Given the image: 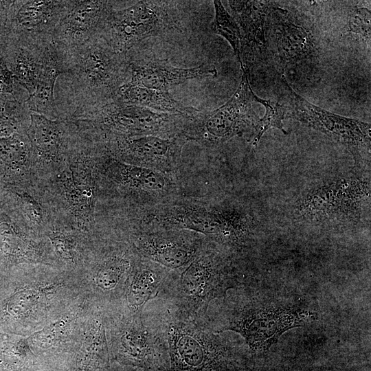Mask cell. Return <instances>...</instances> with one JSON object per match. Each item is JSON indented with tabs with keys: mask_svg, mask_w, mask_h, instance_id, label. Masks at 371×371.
<instances>
[{
	"mask_svg": "<svg viewBox=\"0 0 371 371\" xmlns=\"http://www.w3.org/2000/svg\"><path fill=\"white\" fill-rule=\"evenodd\" d=\"M234 285V277L223 258L205 250L180 275L176 286L177 311L203 320L211 302L225 296Z\"/></svg>",
	"mask_w": 371,
	"mask_h": 371,
	"instance_id": "obj_10",
	"label": "cell"
},
{
	"mask_svg": "<svg viewBox=\"0 0 371 371\" xmlns=\"http://www.w3.org/2000/svg\"><path fill=\"white\" fill-rule=\"evenodd\" d=\"M65 72L63 50L53 41L48 45L34 91L25 101L31 112L51 120L58 119L54 88L58 76Z\"/></svg>",
	"mask_w": 371,
	"mask_h": 371,
	"instance_id": "obj_21",
	"label": "cell"
},
{
	"mask_svg": "<svg viewBox=\"0 0 371 371\" xmlns=\"http://www.w3.org/2000/svg\"><path fill=\"white\" fill-rule=\"evenodd\" d=\"M176 1H139L108 14L100 33L116 52L127 53L142 41L180 30Z\"/></svg>",
	"mask_w": 371,
	"mask_h": 371,
	"instance_id": "obj_5",
	"label": "cell"
},
{
	"mask_svg": "<svg viewBox=\"0 0 371 371\" xmlns=\"http://www.w3.org/2000/svg\"><path fill=\"white\" fill-rule=\"evenodd\" d=\"M241 81L230 99L212 111L198 112L186 117L181 135L203 144L223 143L254 130L259 117L252 102L254 94L245 69Z\"/></svg>",
	"mask_w": 371,
	"mask_h": 371,
	"instance_id": "obj_7",
	"label": "cell"
},
{
	"mask_svg": "<svg viewBox=\"0 0 371 371\" xmlns=\"http://www.w3.org/2000/svg\"><path fill=\"white\" fill-rule=\"evenodd\" d=\"M34 153L27 132L9 137H0V157L14 164L25 162Z\"/></svg>",
	"mask_w": 371,
	"mask_h": 371,
	"instance_id": "obj_28",
	"label": "cell"
},
{
	"mask_svg": "<svg viewBox=\"0 0 371 371\" xmlns=\"http://www.w3.org/2000/svg\"><path fill=\"white\" fill-rule=\"evenodd\" d=\"M107 162L112 177L117 183L144 194L146 197L162 196L171 187L168 173L129 164L116 158H110Z\"/></svg>",
	"mask_w": 371,
	"mask_h": 371,
	"instance_id": "obj_22",
	"label": "cell"
},
{
	"mask_svg": "<svg viewBox=\"0 0 371 371\" xmlns=\"http://www.w3.org/2000/svg\"><path fill=\"white\" fill-rule=\"evenodd\" d=\"M74 125L70 121L51 120L31 112L27 134L34 154L45 160L56 161L68 149Z\"/></svg>",
	"mask_w": 371,
	"mask_h": 371,
	"instance_id": "obj_20",
	"label": "cell"
},
{
	"mask_svg": "<svg viewBox=\"0 0 371 371\" xmlns=\"http://www.w3.org/2000/svg\"><path fill=\"white\" fill-rule=\"evenodd\" d=\"M60 49L65 72L58 76L54 88L58 119L82 117L112 101L129 80L127 53L116 52L100 35L79 46Z\"/></svg>",
	"mask_w": 371,
	"mask_h": 371,
	"instance_id": "obj_1",
	"label": "cell"
},
{
	"mask_svg": "<svg viewBox=\"0 0 371 371\" xmlns=\"http://www.w3.org/2000/svg\"><path fill=\"white\" fill-rule=\"evenodd\" d=\"M0 93L11 95L20 102H25L29 97L27 90L16 80L8 69L0 49Z\"/></svg>",
	"mask_w": 371,
	"mask_h": 371,
	"instance_id": "obj_31",
	"label": "cell"
},
{
	"mask_svg": "<svg viewBox=\"0 0 371 371\" xmlns=\"http://www.w3.org/2000/svg\"><path fill=\"white\" fill-rule=\"evenodd\" d=\"M129 60L130 78L126 83L160 91L168 89L188 80L214 77L215 68L207 64L181 68L172 65L166 60Z\"/></svg>",
	"mask_w": 371,
	"mask_h": 371,
	"instance_id": "obj_17",
	"label": "cell"
},
{
	"mask_svg": "<svg viewBox=\"0 0 371 371\" xmlns=\"http://www.w3.org/2000/svg\"><path fill=\"white\" fill-rule=\"evenodd\" d=\"M164 325L169 371H236L233 348L211 331L203 320L176 311Z\"/></svg>",
	"mask_w": 371,
	"mask_h": 371,
	"instance_id": "obj_2",
	"label": "cell"
},
{
	"mask_svg": "<svg viewBox=\"0 0 371 371\" xmlns=\"http://www.w3.org/2000/svg\"><path fill=\"white\" fill-rule=\"evenodd\" d=\"M155 217L164 227L189 229L236 247L247 245L256 226L248 214L230 207L176 205Z\"/></svg>",
	"mask_w": 371,
	"mask_h": 371,
	"instance_id": "obj_8",
	"label": "cell"
},
{
	"mask_svg": "<svg viewBox=\"0 0 371 371\" xmlns=\"http://www.w3.org/2000/svg\"><path fill=\"white\" fill-rule=\"evenodd\" d=\"M254 100L265 106L266 111L264 116L259 118L256 124L252 144L256 146L264 133L270 128H277L284 135H286L287 132L282 123L285 115L282 105L278 102L260 98L255 93L254 94Z\"/></svg>",
	"mask_w": 371,
	"mask_h": 371,
	"instance_id": "obj_27",
	"label": "cell"
},
{
	"mask_svg": "<svg viewBox=\"0 0 371 371\" xmlns=\"http://www.w3.org/2000/svg\"><path fill=\"white\" fill-rule=\"evenodd\" d=\"M346 32L359 34L370 41V10L366 8H357L350 14Z\"/></svg>",
	"mask_w": 371,
	"mask_h": 371,
	"instance_id": "obj_32",
	"label": "cell"
},
{
	"mask_svg": "<svg viewBox=\"0 0 371 371\" xmlns=\"http://www.w3.org/2000/svg\"><path fill=\"white\" fill-rule=\"evenodd\" d=\"M164 339L145 325L138 315L122 333L120 359L139 371H169V355Z\"/></svg>",
	"mask_w": 371,
	"mask_h": 371,
	"instance_id": "obj_14",
	"label": "cell"
},
{
	"mask_svg": "<svg viewBox=\"0 0 371 371\" xmlns=\"http://www.w3.org/2000/svg\"><path fill=\"white\" fill-rule=\"evenodd\" d=\"M70 1H12L8 13L9 32L52 35Z\"/></svg>",
	"mask_w": 371,
	"mask_h": 371,
	"instance_id": "obj_19",
	"label": "cell"
},
{
	"mask_svg": "<svg viewBox=\"0 0 371 371\" xmlns=\"http://www.w3.org/2000/svg\"><path fill=\"white\" fill-rule=\"evenodd\" d=\"M214 19L212 25L213 31L228 41L242 67V36L240 27L234 17L225 8L221 1H214Z\"/></svg>",
	"mask_w": 371,
	"mask_h": 371,
	"instance_id": "obj_26",
	"label": "cell"
},
{
	"mask_svg": "<svg viewBox=\"0 0 371 371\" xmlns=\"http://www.w3.org/2000/svg\"><path fill=\"white\" fill-rule=\"evenodd\" d=\"M30 120L31 111L25 102L0 93V137L27 132Z\"/></svg>",
	"mask_w": 371,
	"mask_h": 371,
	"instance_id": "obj_25",
	"label": "cell"
},
{
	"mask_svg": "<svg viewBox=\"0 0 371 371\" xmlns=\"http://www.w3.org/2000/svg\"><path fill=\"white\" fill-rule=\"evenodd\" d=\"M315 319L313 312L301 308L248 304L233 313L227 324L215 333L234 331L243 337L253 352L263 353L269 351L282 334Z\"/></svg>",
	"mask_w": 371,
	"mask_h": 371,
	"instance_id": "obj_9",
	"label": "cell"
},
{
	"mask_svg": "<svg viewBox=\"0 0 371 371\" xmlns=\"http://www.w3.org/2000/svg\"><path fill=\"white\" fill-rule=\"evenodd\" d=\"M242 36L241 69L247 73L258 58H266L265 22L271 3L265 1H229Z\"/></svg>",
	"mask_w": 371,
	"mask_h": 371,
	"instance_id": "obj_18",
	"label": "cell"
},
{
	"mask_svg": "<svg viewBox=\"0 0 371 371\" xmlns=\"http://www.w3.org/2000/svg\"><path fill=\"white\" fill-rule=\"evenodd\" d=\"M187 139L182 135H144L106 141L118 160L168 173L173 171Z\"/></svg>",
	"mask_w": 371,
	"mask_h": 371,
	"instance_id": "obj_11",
	"label": "cell"
},
{
	"mask_svg": "<svg viewBox=\"0 0 371 371\" xmlns=\"http://www.w3.org/2000/svg\"><path fill=\"white\" fill-rule=\"evenodd\" d=\"M112 1H70L69 8L52 33V40L59 47L69 49L100 34Z\"/></svg>",
	"mask_w": 371,
	"mask_h": 371,
	"instance_id": "obj_13",
	"label": "cell"
},
{
	"mask_svg": "<svg viewBox=\"0 0 371 371\" xmlns=\"http://www.w3.org/2000/svg\"><path fill=\"white\" fill-rule=\"evenodd\" d=\"M280 103L285 118H292L344 144L355 165L362 168L370 164V124L324 110L297 94L284 78L280 79Z\"/></svg>",
	"mask_w": 371,
	"mask_h": 371,
	"instance_id": "obj_6",
	"label": "cell"
},
{
	"mask_svg": "<svg viewBox=\"0 0 371 371\" xmlns=\"http://www.w3.org/2000/svg\"><path fill=\"white\" fill-rule=\"evenodd\" d=\"M137 248L146 260L172 270L185 269L205 251L201 241L175 232L142 234Z\"/></svg>",
	"mask_w": 371,
	"mask_h": 371,
	"instance_id": "obj_16",
	"label": "cell"
},
{
	"mask_svg": "<svg viewBox=\"0 0 371 371\" xmlns=\"http://www.w3.org/2000/svg\"><path fill=\"white\" fill-rule=\"evenodd\" d=\"M111 371H139V370H137L136 369H134V368H131L130 370H118L117 369V370H112Z\"/></svg>",
	"mask_w": 371,
	"mask_h": 371,
	"instance_id": "obj_35",
	"label": "cell"
},
{
	"mask_svg": "<svg viewBox=\"0 0 371 371\" xmlns=\"http://www.w3.org/2000/svg\"><path fill=\"white\" fill-rule=\"evenodd\" d=\"M162 267L146 260L135 269L127 292V302L134 313H141L147 302L158 295L166 276Z\"/></svg>",
	"mask_w": 371,
	"mask_h": 371,
	"instance_id": "obj_24",
	"label": "cell"
},
{
	"mask_svg": "<svg viewBox=\"0 0 371 371\" xmlns=\"http://www.w3.org/2000/svg\"><path fill=\"white\" fill-rule=\"evenodd\" d=\"M12 1H0V49L8 34V13Z\"/></svg>",
	"mask_w": 371,
	"mask_h": 371,
	"instance_id": "obj_33",
	"label": "cell"
},
{
	"mask_svg": "<svg viewBox=\"0 0 371 371\" xmlns=\"http://www.w3.org/2000/svg\"><path fill=\"white\" fill-rule=\"evenodd\" d=\"M267 21L274 41L276 56L283 68L313 58L316 45L312 31L302 16L271 5Z\"/></svg>",
	"mask_w": 371,
	"mask_h": 371,
	"instance_id": "obj_12",
	"label": "cell"
},
{
	"mask_svg": "<svg viewBox=\"0 0 371 371\" xmlns=\"http://www.w3.org/2000/svg\"><path fill=\"white\" fill-rule=\"evenodd\" d=\"M23 207L25 212L34 223H40L41 220V210L38 203L27 195L23 197Z\"/></svg>",
	"mask_w": 371,
	"mask_h": 371,
	"instance_id": "obj_34",
	"label": "cell"
},
{
	"mask_svg": "<svg viewBox=\"0 0 371 371\" xmlns=\"http://www.w3.org/2000/svg\"><path fill=\"white\" fill-rule=\"evenodd\" d=\"M128 260L119 257L105 261L100 267L95 276L97 285L102 290L113 289L130 269Z\"/></svg>",
	"mask_w": 371,
	"mask_h": 371,
	"instance_id": "obj_30",
	"label": "cell"
},
{
	"mask_svg": "<svg viewBox=\"0 0 371 371\" xmlns=\"http://www.w3.org/2000/svg\"><path fill=\"white\" fill-rule=\"evenodd\" d=\"M51 35H34L8 32L1 54L19 84L28 92L34 91L43 67Z\"/></svg>",
	"mask_w": 371,
	"mask_h": 371,
	"instance_id": "obj_15",
	"label": "cell"
},
{
	"mask_svg": "<svg viewBox=\"0 0 371 371\" xmlns=\"http://www.w3.org/2000/svg\"><path fill=\"white\" fill-rule=\"evenodd\" d=\"M113 100L162 113L192 115L199 111L197 109L183 105L175 100L168 91L132 85L129 83H125L119 88Z\"/></svg>",
	"mask_w": 371,
	"mask_h": 371,
	"instance_id": "obj_23",
	"label": "cell"
},
{
	"mask_svg": "<svg viewBox=\"0 0 371 371\" xmlns=\"http://www.w3.org/2000/svg\"><path fill=\"white\" fill-rule=\"evenodd\" d=\"M186 115L158 113L113 100L71 122L78 129L98 135L106 142L144 135H181Z\"/></svg>",
	"mask_w": 371,
	"mask_h": 371,
	"instance_id": "obj_3",
	"label": "cell"
},
{
	"mask_svg": "<svg viewBox=\"0 0 371 371\" xmlns=\"http://www.w3.org/2000/svg\"><path fill=\"white\" fill-rule=\"evenodd\" d=\"M73 180L70 176H66L64 186L68 201L74 212L82 218H91L93 209V196L91 188L87 186L82 187Z\"/></svg>",
	"mask_w": 371,
	"mask_h": 371,
	"instance_id": "obj_29",
	"label": "cell"
},
{
	"mask_svg": "<svg viewBox=\"0 0 371 371\" xmlns=\"http://www.w3.org/2000/svg\"><path fill=\"white\" fill-rule=\"evenodd\" d=\"M370 198L369 179L357 174L340 177L309 189L296 202L293 215L313 224L357 223Z\"/></svg>",
	"mask_w": 371,
	"mask_h": 371,
	"instance_id": "obj_4",
	"label": "cell"
}]
</instances>
